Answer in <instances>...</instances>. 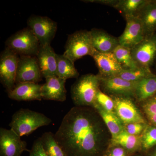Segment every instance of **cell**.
<instances>
[{"label": "cell", "instance_id": "cell-15", "mask_svg": "<svg viewBox=\"0 0 156 156\" xmlns=\"http://www.w3.org/2000/svg\"><path fill=\"white\" fill-rule=\"evenodd\" d=\"M57 54L50 44L41 46L36 57L43 77L57 76Z\"/></svg>", "mask_w": 156, "mask_h": 156}, {"label": "cell", "instance_id": "cell-37", "mask_svg": "<svg viewBox=\"0 0 156 156\" xmlns=\"http://www.w3.org/2000/svg\"><path fill=\"white\" fill-rule=\"evenodd\" d=\"M132 156H143L142 155L140 154H136V155H133Z\"/></svg>", "mask_w": 156, "mask_h": 156}, {"label": "cell", "instance_id": "cell-6", "mask_svg": "<svg viewBox=\"0 0 156 156\" xmlns=\"http://www.w3.org/2000/svg\"><path fill=\"white\" fill-rule=\"evenodd\" d=\"M19 59L18 54L7 48L1 54L0 80L8 92L12 91L16 85Z\"/></svg>", "mask_w": 156, "mask_h": 156}, {"label": "cell", "instance_id": "cell-33", "mask_svg": "<svg viewBox=\"0 0 156 156\" xmlns=\"http://www.w3.org/2000/svg\"><path fill=\"white\" fill-rule=\"evenodd\" d=\"M107 156H129L130 154L124 148L119 146H110L106 152Z\"/></svg>", "mask_w": 156, "mask_h": 156}, {"label": "cell", "instance_id": "cell-28", "mask_svg": "<svg viewBox=\"0 0 156 156\" xmlns=\"http://www.w3.org/2000/svg\"><path fill=\"white\" fill-rule=\"evenodd\" d=\"M141 151L147 152L156 146V126L148 125L140 135Z\"/></svg>", "mask_w": 156, "mask_h": 156}, {"label": "cell", "instance_id": "cell-34", "mask_svg": "<svg viewBox=\"0 0 156 156\" xmlns=\"http://www.w3.org/2000/svg\"><path fill=\"white\" fill-rule=\"evenodd\" d=\"M85 2L97 3L101 5L108 6L110 7L115 8L119 2V0H88V1H83Z\"/></svg>", "mask_w": 156, "mask_h": 156}, {"label": "cell", "instance_id": "cell-26", "mask_svg": "<svg viewBox=\"0 0 156 156\" xmlns=\"http://www.w3.org/2000/svg\"><path fill=\"white\" fill-rule=\"evenodd\" d=\"M154 75L150 69L138 67L133 69H123L118 76L128 82L136 83Z\"/></svg>", "mask_w": 156, "mask_h": 156}, {"label": "cell", "instance_id": "cell-29", "mask_svg": "<svg viewBox=\"0 0 156 156\" xmlns=\"http://www.w3.org/2000/svg\"><path fill=\"white\" fill-rule=\"evenodd\" d=\"M106 111L115 113V103L111 96L99 89L96 96V102Z\"/></svg>", "mask_w": 156, "mask_h": 156}, {"label": "cell", "instance_id": "cell-18", "mask_svg": "<svg viewBox=\"0 0 156 156\" xmlns=\"http://www.w3.org/2000/svg\"><path fill=\"white\" fill-rule=\"evenodd\" d=\"M90 31L93 48L99 53H113L119 45V37L103 30L93 28Z\"/></svg>", "mask_w": 156, "mask_h": 156}, {"label": "cell", "instance_id": "cell-31", "mask_svg": "<svg viewBox=\"0 0 156 156\" xmlns=\"http://www.w3.org/2000/svg\"><path fill=\"white\" fill-rule=\"evenodd\" d=\"M141 106L146 115H156V96L142 102Z\"/></svg>", "mask_w": 156, "mask_h": 156}, {"label": "cell", "instance_id": "cell-3", "mask_svg": "<svg viewBox=\"0 0 156 156\" xmlns=\"http://www.w3.org/2000/svg\"><path fill=\"white\" fill-rule=\"evenodd\" d=\"M51 122L52 120L43 114L22 108L13 115L9 126L21 137L30 135L37 128L48 126Z\"/></svg>", "mask_w": 156, "mask_h": 156}, {"label": "cell", "instance_id": "cell-14", "mask_svg": "<svg viewBox=\"0 0 156 156\" xmlns=\"http://www.w3.org/2000/svg\"><path fill=\"white\" fill-rule=\"evenodd\" d=\"M91 56L95 60L98 74L101 77L116 76L123 70L113 53H101L95 50Z\"/></svg>", "mask_w": 156, "mask_h": 156}, {"label": "cell", "instance_id": "cell-27", "mask_svg": "<svg viewBox=\"0 0 156 156\" xmlns=\"http://www.w3.org/2000/svg\"><path fill=\"white\" fill-rule=\"evenodd\" d=\"M113 53L123 69H133L138 67L132 56L131 49L119 45Z\"/></svg>", "mask_w": 156, "mask_h": 156}, {"label": "cell", "instance_id": "cell-17", "mask_svg": "<svg viewBox=\"0 0 156 156\" xmlns=\"http://www.w3.org/2000/svg\"><path fill=\"white\" fill-rule=\"evenodd\" d=\"M42 85L36 83H24L16 84L14 89L9 93V97L17 101H41L42 99Z\"/></svg>", "mask_w": 156, "mask_h": 156}, {"label": "cell", "instance_id": "cell-20", "mask_svg": "<svg viewBox=\"0 0 156 156\" xmlns=\"http://www.w3.org/2000/svg\"><path fill=\"white\" fill-rule=\"evenodd\" d=\"M119 146L124 148L130 155L141 151L140 135H134L127 133L125 129L112 138L110 146Z\"/></svg>", "mask_w": 156, "mask_h": 156}, {"label": "cell", "instance_id": "cell-12", "mask_svg": "<svg viewBox=\"0 0 156 156\" xmlns=\"http://www.w3.org/2000/svg\"><path fill=\"white\" fill-rule=\"evenodd\" d=\"M100 78V89L111 96L134 97L136 83L125 80L120 77Z\"/></svg>", "mask_w": 156, "mask_h": 156}, {"label": "cell", "instance_id": "cell-1", "mask_svg": "<svg viewBox=\"0 0 156 156\" xmlns=\"http://www.w3.org/2000/svg\"><path fill=\"white\" fill-rule=\"evenodd\" d=\"M54 136L66 156H102L106 153L112 140L103 120L90 107L71 109Z\"/></svg>", "mask_w": 156, "mask_h": 156}, {"label": "cell", "instance_id": "cell-38", "mask_svg": "<svg viewBox=\"0 0 156 156\" xmlns=\"http://www.w3.org/2000/svg\"><path fill=\"white\" fill-rule=\"evenodd\" d=\"M102 156H107V155L106 154H105L104 155H102Z\"/></svg>", "mask_w": 156, "mask_h": 156}, {"label": "cell", "instance_id": "cell-25", "mask_svg": "<svg viewBox=\"0 0 156 156\" xmlns=\"http://www.w3.org/2000/svg\"><path fill=\"white\" fill-rule=\"evenodd\" d=\"M45 153L48 156H66L51 132H45L40 137Z\"/></svg>", "mask_w": 156, "mask_h": 156}, {"label": "cell", "instance_id": "cell-11", "mask_svg": "<svg viewBox=\"0 0 156 156\" xmlns=\"http://www.w3.org/2000/svg\"><path fill=\"white\" fill-rule=\"evenodd\" d=\"M42 74L36 56H20L18 61L16 83H34L42 80Z\"/></svg>", "mask_w": 156, "mask_h": 156}, {"label": "cell", "instance_id": "cell-9", "mask_svg": "<svg viewBox=\"0 0 156 156\" xmlns=\"http://www.w3.org/2000/svg\"><path fill=\"white\" fill-rule=\"evenodd\" d=\"M30 152L27 144L11 129L0 128V156H20L23 152Z\"/></svg>", "mask_w": 156, "mask_h": 156}, {"label": "cell", "instance_id": "cell-24", "mask_svg": "<svg viewBox=\"0 0 156 156\" xmlns=\"http://www.w3.org/2000/svg\"><path fill=\"white\" fill-rule=\"evenodd\" d=\"M57 76L58 77L66 80L72 78H77L79 73L76 68L74 63L63 54H57Z\"/></svg>", "mask_w": 156, "mask_h": 156}, {"label": "cell", "instance_id": "cell-35", "mask_svg": "<svg viewBox=\"0 0 156 156\" xmlns=\"http://www.w3.org/2000/svg\"><path fill=\"white\" fill-rule=\"evenodd\" d=\"M146 117L153 125L156 126V115H146Z\"/></svg>", "mask_w": 156, "mask_h": 156}, {"label": "cell", "instance_id": "cell-7", "mask_svg": "<svg viewBox=\"0 0 156 156\" xmlns=\"http://www.w3.org/2000/svg\"><path fill=\"white\" fill-rule=\"evenodd\" d=\"M27 25L41 46L50 44L57 30V23L44 16H31L27 20Z\"/></svg>", "mask_w": 156, "mask_h": 156}, {"label": "cell", "instance_id": "cell-30", "mask_svg": "<svg viewBox=\"0 0 156 156\" xmlns=\"http://www.w3.org/2000/svg\"><path fill=\"white\" fill-rule=\"evenodd\" d=\"M147 123H133L124 125L125 131L128 134L134 135H140L146 127Z\"/></svg>", "mask_w": 156, "mask_h": 156}, {"label": "cell", "instance_id": "cell-10", "mask_svg": "<svg viewBox=\"0 0 156 156\" xmlns=\"http://www.w3.org/2000/svg\"><path fill=\"white\" fill-rule=\"evenodd\" d=\"M131 52L137 66L150 69L156 57V33L146 37Z\"/></svg>", "mask_w": 156, "mask_h": 156}, {"label": "cell", "instance_id": "cell-23", "mask_svg": "<svg viewBox=\"0 0 156 156\" xmlns=\"http://www.w3.org/2000/svg\"><path fill=\"white\" fill-rule=\"evenodd\" d=\"M150 0H119L114 9L120 11L125 19L137 17Z\"/></svg>", "mask_w": 156, "mask_h": 156}, {"label": "cell", "instance_id": "cell-13", "mask_svg": "<svg viewBox=\"0 0 156 156\" xmlns=\"http://www.w3.org/2000/svg\"><path fill=\"white\" fill-rule=\"evenodd\" d=\"M126 27L119 37V45L133 49L145 38L141 21L138 17L126 18Z\"/></svg>", "mask_w": 156, "mask_h": 156}, {"label": "cell", "instance_id": "cell-36", "mask_svg": "<svg viewBox=\"0 0 156 156\" xmlns=\"http://www.w3.org/2000/svg\"><path fill=\"white\" fill-rule=\"evenodd\" d=\"M147 156H156V146L147 151Z\"/></svg>", "mask_w": 156, "mask_h": 156}, {"label": "cell", "instance_id": "cell-5", "mask_svg": "<svg viewBox=\"0 0 156 156\" xmlns=\"http://www.w3.org/2000/svg\"><path fill=\"white\" fill-rule=\"evenodd\" d=\"M5 45L6 48L20 56H36L40 47L38 40L28 27L11 35Z\"/></svg>", "mask_w": 156, "mask_h": 156}, {"label": "cell", "instance_id": "cell-16", "mask_svg": "<svg viewBox=\"0 0 156 156\" xmlns=\"http://www.w3.org/2000/svg\"><path fill=\"white\" fill-rule=\"evenodd\" d=\"M66 80L58 76L47 78L41 89L42 99L61 102L65 101L66 98Z\"/></svg>", "mask_w": 156, "mask_h": 156}, {"label": "cell", "instance_id": "cell-21", "mask_svg": "<svg viewBox=\"0 0 156 156\" xmlns=\"http://www.w3.org/2000/svg\"><path fill=\"white\" fill-rule=\"evenodd\" d=\"M93 108L100 115L112 135V139L124 131V126L115 113L109 112L95 103Z\"/></svg>", "mask_w": 156, "mask_h": 156}, {"label": "cell", "instance_id": "cell-32", "mask_svg": "<svg viewBox=\"0 0 156 156\" xmlns=\"http://www.w3.org/2000/svg\"><path fill=\"white\" fill-rule=\"evenodd\" d=\"M29 153L30 156H48L43 148L40 137L35 140Z\"/></svg>", "mask_w": 156, "mask_h": 156}, {"label": "cell", "instance_id": "cell-8", "mask_svg": "<svg viewBox=\"0 0 156 156\" xmlns=\"http://www.w3.org/2000/svg\"><path fill=\"white\" fill-rule=\"evenodd\" d=\"M115 103V113L123 125L133 123H146L131 97L111 96Z\"/></svg>", "mask_w": 156, "mask_h": 156}, {"label": "cell", "instance_id": "cell-19", "mask_svg": "<svg viewBox=\"0 0 156 156\" xmlns=\"http://www.w3.org/2000/svg\"><path fill=\"white\" fill-rule=\"evenodd\" d=\"M137 17L142 23L145 38L156 33V1L150 0Z\"/></svg>", "mask_w": 156, "mask_h": 156}, {"label": "cell", "instance_id": "cell-4", "mask_svg": "<svg viewBox=\"0 0 156 156\" xmlns=\"http://www.w3.org/2000/svg\"><path fill=\"white\" fill-rule=\"evenodd\" d=\"M90 31H77L68 37L63 55L73 63L83 56H91L94 52Z\"/></svg>", "mask_w": 156, "mask_h": 156}, {"label": "cell", "instance_id": "cell-2", "mask_svg": "<svg viewBox=\"0 0 156 156\" xmlns=\"http://www.w3.org/2000/svg\"><path fill=\"white\" fill-rule=\"evenodd\" d=\"M100 89L99 75H84L78 78L72 86V99L76 106L93 108L96 102V95Z\"/></svg>", "mask_w": 156, "mask_h": 156}, {"label": "cell", "instance_id": "cell-22", "mask_svg": "<svg viewBox=\"0 0 156 156\" xmlns=\"http://www.w3.org/2000/svg\"><path fill=\"white\" fill-rule=\"evenodd\" d=\"M156 93V76L154 75L136 83L134 98L142 102L153 97Z\"/></svg>", "mask_w": 156, "mask_h": 156}]
</instances>
